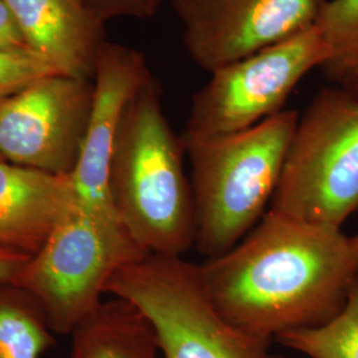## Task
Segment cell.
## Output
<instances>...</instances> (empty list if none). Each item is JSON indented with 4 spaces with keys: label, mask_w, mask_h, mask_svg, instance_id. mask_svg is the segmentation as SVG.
<instances>
[{
    "label": "cell",
    "mask_w": 358,
    "mask_h": 358,
    "mask_svg": "<svg viewBox=\"0 0 358 358\" xmlns=\"http://www.w3.org/2000/svg\"><path fill=\"white\" fill-rule=\"evenodd\" d=\"M350 239H352V245H353L355 254H356V256H357L358 259V234L357 235H355V236H352Z\"/></svg>",
    "instance_id": "cell-22"
},
{
    "label": "cell",
    "mask_w": 358,
    "mask_h": 358,
    "mask_svg": "<svg viewBox=\"0 0 358 358\" xmlns=\"http://www.w3.org/2000/svg\"><path fill=\"white\" fill-rule=\"evenodd\" d=\"M146 255L124 229L71 207L13 284L43 308L55 334H71L103 303L121 266Z\"/></svg>",
    "instance_id": "cell-6"
},
{
    "label": "cell",
    "mask_w": 358,
    "mask_h": 358,
    "mask_svg": "<svg viewBox=\"0 0 358 358\" xmlns=\"http://www.w3.org/2000/svg\"><path fill=\"white\" fill-rule=\"evenodd\" d=\"M31 256L19 250L0 247V284L16 282L26 268Z\"/></svg>",
    "instance_id": "cell-20"
},
{
    "label": "cell",
    "mask_w": 358,
    "mask_h": 358,
    "mask_svg": "<svg viewBox=\"0 0 358 358\" xmlns=\"http://www.w3.org/2000/svg\"><path fill=\"white\" fill-rule=\"evenodd\" d=\"M52 75L59 73L34 52L0 48V100Z\"/></svg>",
    "instance_id": "cell-17"
},
{
    "label": "cell",
    "mask_w": 358,
    "mask_h": 358,
    "mask_svg": "<svg viewBox=\"0 0 358 358\" xmlns=\"http://www.w3.org/2000/svg\"><path fill=\"white\" fill-rule=\"evenodd\" d=\"M55 343L38 301L13 282L0 284V358H41Z\"/></svg>",
    "instance_id": "cell-14"
},
{
    "label": "cell",
    "mask_w": 358,
    "mask_h": 358,
    "mask_svg": "<svg viewBox=\"0 0 358 358\" xmlns=\"http://www.w3.org/2000/svg\"><path fill=\"white\" fill-rule=\"evenodd\" d=\"M20 28L27 48L64 76L94 73L103 45L100 20L85 0H4Z\"/></svg>",
    "instance_id": "cell-11"
},
{
    "label": "cell",
    "mask_w": 358,
    "mask_h": 358,
    "mask_svg": "<svg viewBox=\"0 0 358 358\" xmlns=\"http://www.w3.org/2000/svg\"><path fill=\"white\" fill-rule=\"evenodd\" d=\"M93 85L52 75L0 100V155L16 166L69 178L90 124Z\"/></svg>",
    "instance_id": "cell-8"
},
{
    "label": "cell",
    "mask_w": 358,
    "mask_h": 358,
    "mask_svg": "<svg viewBox=\"0 0 358 358\" xmlns=\"http://www.w3.org/2000/svg\"><path fill=\"white\" fill-rule=\"evenodd\" d=\"M105 294L127 300L153 327L161 358H271L269 343L239 331L208 300L198 264L145 255L115 271Z\"/></svg>",
    "instance_id": "cell-5"
},
{
    "label": "cell",
    "mask_w": 358,
    "mask_h": 358,
    "mask_svg": "<svg viewBox=\"0 0 358 358\" xmlns=\"http://www.w3.org/2000/svg\"><path fill=\"white\" fill-rule=\"evenodd\" d=\"M0 161H4V159H3V158H1V155H0Z\"/></svg>",
    "instance_id": "cell-24"
},
{
    "label": "cell",
    "mask_w": 358,
    "mask_h": 358,
    "mask_svg": "<svg viewBox=\"0 0 358 358\" xmlns=\"http://www.w3.org/2000/svg\"><path fill=\"white\" fill-rule=\"evenodd\" d=\"M71 207V179L0 161V247L36 254Z\"/></svg>",
    "instance_id": "cell-12"
},
{
    "label": "cell",
    "mask_w": 358,
    "mask_h": 358,
    "mask_svg": "<svg viewBox=\"0 0 358 358\" xmlns=\"http://www.w3.org/2000/svg\"><path fill=\"white\" fill-rule=\"evenodd\" d=\"M325 69L328 73H331V76L336 81H338L343 85V88H345L358 97V57L348 62L345 64L331 66Z\"/></svg>",
    "instance_id": "cell-21"
},
{
    "label": "cell",
    "mask_w": 358,
    "mask_h": 358,
    "mask_svg": "<svg viewBox=\"0 0 358 358\" xmlns=\"http://www.w3.org/2000/svg\"><path fill=\"white\" fill-rule=\"evenodd\" d=\"M269 210L341 229L358 210V97L325 87L299 117Z\"/></svg>",
    "instance_id": "cell-4"
},
{
    "label": "cell",
    "mask_w": 358,
    "mask_h": 358,
    "mask_svg": "<svg viewBox=\"0 0 358 358\" xmlns=\"http://www.w3.org/2000/svg\"><path fill=\"white\" fill-rule=\"evenodd\" d=\"M313 26L329 55L325 68L358 57V0H325Z\"/></svg>",
    "instance_id": "cell-16"
},
{
    "label": "cell",
    "mask_w": 358,
    "mask_h": 358,
    "mask_svg": "<svg viewBox=\"0 0 358 358\" xmlns=\"http://www.w3.org/2000/svg\"><path fill=\"white\" fill-rule=\"evenodd\" d=\"M161 0H90L92 13L103 22L115 16H133L146 19L158 10Z\"/></svg>",
    "instance_id": "cell-18"
},
{
    "label": "cell",
    "mask_w": 358,
    "mask_h": 358,
    "mask_svg": "<svg viewBox=\"0 0 358 358\" xmlns=\"http://www.w3.org/2000/svg\"><path fill=\"white\" fill-rule=\"evenodd\" d=\"M325 0H173L192 62L210 75L315 24Z\"/></svg>",
    "instance_id": "cell-9"
},
{
    "label": "cell",
    "mask_w": 358,
    "mask_h": 358,
    "mask_svg": "<svg viewBox=\"0 0 358 358\" xmlns=\"http://www.w3.org/2000/svg\"><path fill=\"white\" fill-rule=\"evenodd\" d=\"M185 153L150 77L122 112L109 170L115 214L146 255L182 256L195 247V207Z\"/></svg>",
    "instance_id": "cell-2"
},
{
    "label": "cell",
    "mask_w": 358,
    "mask_h": 358,
    "mask_svg": "<svg viewBox=\"0 0 358 358\" xmlns=\"http://www.w3.org/2000/svg\"><path fill=\"white\" fill-rule=\"evenodd\" d=\"M0 48L28 50L23 34L4 0H0Z\"/></svg>",
    "instance_id": "cell-19"
},
{
    "label": "cell",
    "mask_w": 358,
    "mask_h": 358,
    "mask_svg": "<svg viewBox=\"0 0 358 358\" xmlns=\"http://www.w3.org/2000/svg\"><path fill=\"white\" fill-rule=\"evenodd\" d=\"M328 62V51L312 26L219 68L192 96L180 136L183 146L243 131L282 112L297 84Z\"/></svg>",
    "instance_id": "cell-7"
},
{
    "label": "cell",
    "mask_w": 358,
    "mask_h": 358,
    "mask_svg": "<svg viewBox=\"0 0 358 358\" xmlns=\"http://www.w3.org/2000/svg\"><path fill=\"white\" fill-rule=\"evenodd\" d=\"M198 272L224 320L271 343L337 317L358 280V259L341 229L268 210L239 243L206 259Z\"/></svg>",
    "instance_id": "cell-1"
},
{
    "label": "cell",
    "mask_w": 358,
    "mask_h": 358,
    "mask_svg": "<svg viewBox=\"0 0 358 358\" xmlns=\"http://www.w3.org/2000/svg\"><path fill=\"white\" fill-rule=\"evenodd\" d=\"M299 117L285 109L243 131L185 146L192 165L195 248L206 259L227 252L267 213Z\"/></svg>",
    "instance_id": "cell-3"
},
{
    "label": "cell",
    "mask_w": 358,
    "mask_h": 358,
    "mask_svg": "<svg viewBox=\"0 0 358 358\" xmlns=\"http://www.w3.org/2000/svg\"><path fill=\"white\" fill-rule=\"evenodd\" d=\"M150 77L138 52L108 43L101 45L94 66L90 124L69 179L72 207L110 227L124 229L109 194V170L117 129L129 100Z\"/></svg>",
    "instance_id": "cell-10"
},
{
    "label": "cell",
    "mask_w": 358,
    "mask_h": 358,
    "mask_svg": "<svg viewBox=\"0 0 358 358\" xmlns=\"http://www.w3.org/2000/svg\"><path fill=\"white\" fill-rule=\"evenodd\" d=\"M271 358H284V357H280V356H271Z\"/></svg>",
    "instance_id": "cell-23"
},
{
    "label": "cell",
    "mask_w": 358,
    "mask_h": 358,
    "mask_svg": "<svg viewBox=\"0 0 358 358\" xmlns=\"http://www.w3.org/2000/svg\"><path fill=\"white\" fill-rule=\"evenodd\" d=\"M153 327L127 300L112 297L72 333L69 358H159Z\"/></svg>",
    "instance_id": "cell-13"
},
{
    "label": "cell",
    "mask_w": 358,
    "mask_h": 358,
    "mask_svg": "<svg viewBox=\"0 0 358 358\" xmlns=\"http://www.w3.org/2000/svg\"><path fill=\"white\" fill-rule=\"evenodd\" d=\"M275 341L309 358H358V280L345 307L331 322L282 333Z\"/></svg>",
    "instance_id": "cell-15"
}]
</instances>
